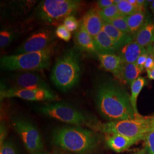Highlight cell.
Returning <instances> with one entry per match:
<instances>
[{
    "instance_id": "8992f818",
    "label": "cell",
    "mask_w": 154,
    "mask_h": 154,
    "mask_svg": "<svg viewBox=\"0 0 154 154\" xmlns=\"http://www.w3.org/2000/svg\"><path fill=\"white\" fill-rule=\"evenodd\" d=\"M154 128V118L137 117L134 119L100 123L97 131L106 134H116L140 141Z\"/></svg>"
},
{
    "instance_id": "ab89813d",
    "label": "cell",
    "mask_w": 154,
    "mask_h": 154,
    "mask_svg": "<svg viewBox=\"0 0 154 154\" xmlns=\"http://www.w3.org/2000/svg\"><path fill=\"white\" fill-rule=\"evenodd\" d=\"M49 154L48 153H46V152H37V153H35V154Z\"/></svg>"
},
{
    "instance_id": "7a4b0ae2",
    "label": "cell",
    "mask_w": 154,
    "mask_h": 154,
    "mask_svg": "<svg viewBox=\"0 0 154 154\" xmlns=\"http://www.w3.org/2000/svg\"><path fill=\"white\" fill-rule=\"evenodd\" d=\"M51 143L55 148L74 154H95L100 143L97 131L84 127L65 126L55 129Z\"/></svg>"
},
{
    "instance_id": "1f68e13d",
    "label": "cell",
    "mask_w": 154,
    "mask_h": 154,
    "mask_svg": "<svg viewBox=\"0 0 154 154\" xmlns=\"http://www.w3.org/2000/svg\"><path fill=\"white\" fill-rule=\"evenodd\" d=\"M148 55H149V51L147 49V51L144 53L143 54H142V55H140L139 57V58L137 61V65H138V67L139 68H140L141 69L143 70L144 69V66H145V64H146V62L147 60V58L148 57Z\"/></svg>"
},
{
    "instance_id": "f1b7e54d",
    "label": "cell",
    "mask_w": 154,
    "mask_h": 154,
    "mask_svg": "<svg viewBox=\"0 0 154 154\" xmlns=\"http://www.w3.org/2000/svg\"><path fill=\"white\" fill-rule=\"evenodd\" d=\"M147 154H154V128L144 139Z\"/></svg>"
},
{
    "instance_id": "83f0119b",
    "label": "cell",
    "mask_w": 154,
    "mask_h": 154,
    "mask_svg": "<svg viewBox=\"0 0 154 154\" xmlns=\"http://www.w3.org/2000/svg\"><path fill=\"white\" fill-rule=\"evenodd\" d=\"M55 35L59 38L66 42H68L70 40L72 34L71 32L65 27L63 24L59 25L56 30Z\"/></svg>"
},
{
    "instance_id": "8fae6325",
    "label": "cell",
    "mask_w": 154,
    "mask_h": 154,
    "mask_svg": "<svg viewBox=\"0 0 154 154\" xmlns=\"http://www.w3.org/2000/svg\"><path fill=\"white\" fill-rule=\"evenodd\" d=\"M11 81L14 88L27 89H50L43 76L35 72H22L13 74Z\"/></svg>"
},
{
    "instance_id": "d6986e66",
    "label": "cell",
    "mask_w": 154,
    "mask_h": 154,
    "mask_svg": "<svg viewBox=\"0 0 154 154\" xmlns=\"http://www.w3.org/2000/svg\"><path fill=\"white\" fill-rule=\"evenodd\" d=\"M74 40L77 46L83 51L88 53H96L93 37L82 28L77 30L74 34Z\"/></svg>"
},
{
    "instance_id": "74e56055",
    "label": "cell",
    "mask_w": 154,
    "mask_h": 154,
    "mask_svg": "<svg viewBox=\"0 0 154 154\" xmlns=\"http://www.w3.org/2000/svg\"><path fill=\"white\" fill-rule=\"evenodd\" d=\"M147 154V151H146V149H142L140 151H139L137 152H135L134 154Z\"/></svg>"
},
{
    "instance_id": "8d00e7d4",
    "label": "cell",
    "mask_w": 154,
    "mask_h": 154,
    "mask_svg": "<svg viewBox=\"0 0 154 154\" xmlns=\"http://www.w3.org/2000/svg\"><path fill=\"white\" fill-rule=\"evenodd\" d=\"M146 2H147V1H144V0H137V2H138V5L140 6V7L144 8V5L146 4Z\"/></svg>"
},
{
    "instance_id": "d590c367",
    "label": "cell",
    "mask_w": 154,
    "mask_h": 154,
    "mask_svg": "<svg viewBox=\"0 0 154 154\" xmlns=\"http://www.w3.org/2000/svg\"><path fill=\"white\" fill-rule=\"evenodd\" d=\"M147 75L149 79H154V67L147 71Z\"/></svg>"
},
{
    "instance_id": "f546056e",
    "label": "cell",
    "mask_w": 154,
    "mask_h": 154,
    "mask_svg": "<svg viewBox=\"0 0 154 154\" xmlns=\"http://www.w3.org/2000/svg\"><path fill=\"white\" fill-rule=\"evenodd\" d=\"M63 25L70 32L77 30L79 23L77 18L73 16L67 17L63 21Z\"/></svg>"
},
{
    "instance_id": "836d02e7",
    "label": "cell",
    "mask_w": 154,
    "mask_h": 154,
    "mask_svg": "<svg viewBox=\"0 0 154 154\" xmlns=\"http://www.w3.org/2000/svg\"><path fill=\"white\" fill-rule=\"evenodd\" d=\"M8 130L4 123H1L0 126V145L2 144L6 140Z\"/></svg>"
},
{
    "instance_id": "484cf974",
    "label": "cell",
    "mask_w": 154,
    "mask_h": 154,
    "mask_svg": "<svg viewBox=\"0 0 154 154\" xmlns=\"http://www.w3.org/2000/svg\"><path fill=\"white\" fill-rule=\"evenodd\" d=\"M14 33L8 28H3L0 32V48H4L13 41Z\"/></svg>"
},
{
    "instance_id": "ba28073f",
    "label": "cell",
    "mask_w": 154,
    "mask_h": 154,
    "mask_svg": "<svg viewBox=\"0 0 154 154\" xmlns=\"http://www.w3.org/2000/svg\"><path fill=\"white\" fill-rule=\"evenodd\" d=\"M11 123L29 153L42 152L44 144L42 135L33 122L25 118L14 116L11 118Z\"/></svg>"
},
{
    "instance_id": "4316f807",
    "label": "cell",
    "mask_w": 154,
    "mask_h": 154,
    "mask_svg": "<svg viewBox=\"0 0 154 154\" xmlns=\"http://www.w3.org/2000/svg\"><path fill=\"white\" fill-rule=\"evenodd\" d=\"M0 154H18L16 146L12 140L6 139L0 145Z\"/></svg>"
},
{
    "instance_id": "4fadbf2b",
    "label": "cell",
    "mask_w": 154,
    "mask_h": 154,
    "mask_svg": "<svg viewBox=\"0 0 154 154\" xmlns=\"http://www.w3.org/2000/svg\"><path fill=\"white\" fill-rule=\"evenodd\" d=\"M106 144L109 149L116 152L120 153L129 149L139 142L137 139L127 138L119 134H106Z\"/></svg>"
},
{
    "instance_id": "277c9868",
    "label": "cell",
    "mask_w": 154,
    "mask_h": 154,
    "mask_svg": "<svg viewBox=\"0 0 154 154\" xmlns=\"http://www.w3.org/2000/svg\"><path fill=\"white\" fill-rule=\"evenodd\" d=\"M54 46L33 53L6 55L0 60L1 69L6 71L37 72L49 67Z\"/></svg>"
},
{
    "instance_id": "44dd1931",
    "label": "cell",
    "mask_w": 154,
    "mask_h": 154,
    "mask_svg": "<svg viewBox=\"0 0 154 154\" xmlns=\"http://www.w3.org/2000/svg\"><path fill=\"white\" fill-rule=\"evenodd\" d=\"M143 70L136 63H124L119 79L131 86L132 83L139 77Z\"/></svg>"
},
{
    "instance_id": "d4e9b609",
    "label": "cell",
    "mask_w": 154,
    "mask_h": 154,
    "mask_svg": "<svg viewBox=\"0 0 154 154\" xmlns=\"http://www.w3.org/2000/svg\"><path fill=\"white\" fill-rule=\"evenodd\" d=\"M106 22L109 23L114 27L116 28L117 29H118L122 32L131 35L127 22L126 16L118 17Z\"/></svg>"
},
{
    "instance_id": "ffe728a7",
    "label": "cell",
    "mask_w": 154,
    "mask_h": 154,
    "mask_svg": "<svg viewBox=\"0 0 154 154\" xmlns=\"http://www.w3.org/2000/svg\"><path fill=\"white\" fill-rule=\"evenodd\" d=\"M126 18L130 34L133 37L147 22L144 11H138L130 16H126Z\"/></svg>"
},
{
    "instance_id": "f35d334b",
    "label": "cell",
    "mask_w": 154,
    "mask_h": 154,
    "mask_svg": "<svg viewBox=\"0 0 154 154\" xmlns=\"http://www.w3.org/2000/svg\"><path fill=\"white\" fill-rule=\"evenodd\" d=\"M151 10L153 11V13H154V1L152 2V4L151 5Z\"/></svg>"
},
{
    "instance_id": "7c38bea8",
    "label": "cell",
    "mask_w": 154,
    "mask_h": 154,
    "mask_svg": "<svg viewBox=\"0 0 154 154\" xmlns=\"http://www.w3.org/2000/svg\"><path fill=\"white\" fill-rule=\"evenodd\" d=\"M103 23L99 10L91 9L83 17L80 28L85 30L94 38L102 30Z\"/></svg>"
},
{
    "instance_id": "cb8c5ba5",
    "label": "cell",
    "mask_w": 154,
    "mask_h": 154,
    "mask_svg": "<svg viewBox=\"0 0 154 154\" xmlns=\"http://www.w3.org/2000/svg\"><path fill=\"white\" fill-rule=\"evenodd\" d=\"M99 13L105 22H108L116 17L123 16L119 13L116 4L102 10H99Z\"/></svg>"
},
{
    "instance_id": "e575fe53",
    "label": "cell",
    "mask_w": 154,
    "mask_h": 154,
    "mask_svg": "<svg viewBox=\"0 0 154 154\" xmlns=\"http://www.w3.org/2000/svg\"><path fill=\"white\" fill-rule=\"evenodd\" d=\"M52 154H72L70 152H68V151H66L65 150H63V149H56L54 150Z\"/></svg>"
},
{
    "instance_id": "ac0fdd59",
    "label": "cell",
    "mask_w": 154,
    "mask_h": 154,
    "mask_svg": "<svg viewBox=\"0 0 154 154\" xmlns=\"http://www.w3.org/2000/svg\"><path fill=\"white\" fill-rule=\"evenodd\" d=\"M102 30L105 32L121 48L133 41L132 35L122 32L114 27L109 23L105 21L103 23Z\"/></svg>"
},
{
    "instance_id": "2e32d148",
    "label": "cell",
    "mask_w": 154,
    "mask_h": 154,
    "mask_svg": "<svg viewBox=\"0 0 154 154\" xmlns=\"http://www.w3.org/2000/svg\"><path fill=\"white\" fill-rule=\"evenodd\" d=\"M146 51V49L132 41L119 50L118 55L121 58L123 63H134L137 62L140 55Z\"/></svg>"
},
{
    "instance_id": "30bf717a",
    "label": "cell",
    "mask_w": 154,
    "mask_h": 154,
    "mask_svg": "<svg viewBox=\"0 0 154 154\" xmlns=\"http://www.w3.org/2000/svg\"><path fill=\"white\" fill-rule=\"evenodd\" d=\"M55 34L48 29H44L33 33L15 51L14 54L38 52L53 45Z\"/></svg>"
},
{
    "instance_id": "9c48e42d",
    "label": "cell",
    "mask_w": 154,
    "mask_h": 154,
    "mask_svg": "<svg viewBox=\"0 0 154 154\" xmlns=\"http://www.w3.org/2000/svg\"><path fill=\"white\" fill-rule=\"evenodd\" d=\"M18 98L30 101L58 100L59 97L51 89H27L1 87V100L6 98Z\"/></svg>"
},
{
    "instance_id": "5bb4252c",
    "label": "cell",
    "mask_w": 154,
    "mask_h": 154,
    "mask_svg": "<svg viewBox=\"0 0 154 154\" xmlns=\"http://www.w3.org/2000/svg\"><path fill=\"white\" fill-rule=\"evenodd\" d=\"M94 41L96 53L98 54H114L116 51L121 49L103 30L94 38Z\"/></svg>"
},
{
    "instance_id": "3957f363",
    "label": "cell",
    "mask_w": 154,
    "mask_h": 154,
    "mask_svg": "<svg viewBox=\"0 0 154 154\" xmlns=\"http://www.w3.org/2000/svg\"><path fill=\"white\" fill-rule=\"evenodd\" d=\"M39 112L47 117L71 125L72 126L86 127L97 131L100 123L93 116L72 105L56 102L42 105L38 108Z\"/></svg>"
},
{
    "instance_id": "5b68a950",
    "label": "cell",
    "mask_w": 154,
    "mask_h": 154,
    "mask_svg": "<svg viewBox=\"0 0 154 154\" xmlns=\"http://www.w3.org/2000/svg\"><path fill=\"white\" fill-rule=\"evenodd\" d=\"M81 75L78 56L69 50L57 60L52 70L51 79L57 88L67 91L77 85Z\"/></svg>"
},
{
    "instance_id": "603a6c76",
    "label": "cell",
    "mask_w": 154,
    "mask_h": 154,
    "mask_svg": "<svg viewBox=\"0 0 154 154\" xmlns=\"http://www.w3.org/2000/svg\"><path fill=\"white\" fill-rule=\"evenodd\" d=\"M115 3L118 7L119 13L123 16H128L138 11H142L132 5L127 0H116Z\"/></svg>"
},
{
    "instance_id": "d6a6232c",
    "label": "cell",
    "mask_w": 154,
    "mask_h": 154,
    "mask_svg": "<svg viewBox=\"0 0 154 154\" xmlns=\"http://www.w3.org/2000/svg\"><path fill=\"white\" fill-rule=\"evenodd\" d=\"M115 4L114 0H99L97 2V5L99 10L103 9Z\"/></svg>"
},
{
    "instance_id": "9a60e30c",
    "label": "cell",
    "mask_w": 154,
    "mask_h": 154,
    "mask_svg": "<svg viewBox=\"0 0 154 154\" xmlns=\"http://www.w3.org/2000/svg\"><path fill=\"white\" fill-rule=\"evenodd\" d=\"M98 58L102 67L119 79L124 64L120 57L115 54H98Z\"/></svg>"
},
{
    "instance_id": "4dcf8cb0",
    "label": "cell",
    "mask_w": 154,
    "mask_h": 154,
    "mask_svg": "<svg viewBox=\"0 0 154 154\" xmlns=\"http://www.w3.org/2000/svg\"><path fill=\"white\" fill-rule=\"evenodd\" d=\"M151 48V47L150 46L149 49H147L149 51V55L144 66V68L147 71H149L154 67V54Z\"/></svg>"
},
{
    "instance_id": "52a82bcc",
    "label": "cell",
    "mask_w": 154,
    "mask_h": 154,
    "mask_svg": "<svg viewBox=\"0 0 154 154\" xmlns=\"http://www.w3.org/2000/svg\"><path fill=\"white\" fill-rule=\"evenodd\" d=\"M82 2L78 0H45L37 9V16L48 24H56L77 13Z\"/></svg>"
},
{
    "instance_id": "6da1fadb",
    "label": "cell",
    "mask_w": 154,
    "mask_h": 154,
    "mask_svg": "<svg viewBox=\"0 0 154 154\" xmlns=\"http://www.w3.org/2000/svg\"><path fill=\"white\" fill-rule=\"evenodd\" d=\"M95 102L100 114L110 122L134 119L141 116L135 114L126 91L113 83L97 86Z\"/></svg>"
},
{
    "instance_id": "7402d4cb",
    "label": "cell",
    "mask_w": 154,
    "mask_h": 154,
    "mask_svg": "<svg viewBox=\"0 0 154 154\" xmlns=\"http://www.w3.org/2000/svg\"><path fill=\"white\" fill-rule=\"evenodd\" d=\"M145 84V79L142 77H138L132 83L131 85V95L130 96L131 103L132 105L133 109L134 110L135 114L138 116H140L138 112L137 109V99L138 95L142 91L143 86Z\"/></svg>"
},
{
    "instance_id": "60d3db41",
    "label": "cell",
    "mask_w": 154,
    "mask_h": 154,
    "mask_svg": "<svg viewBox=\"0 0 154 154\" xmlns=\"http://www.w3.org/2000/svg\"><path fill=\"white\" fill-rule=\"evenodd\" d=\"M151 49H152V53H153V54H154V44L153 45V46H152Z\"/></svg>"
},
{
    "instance_id": "e0dca14e",
    "label": "cell",
    "mask_w": 154,
    "mask_h": 154,
    "mask_svg": "<svg viewBox=\"0 0 154 154\" xmlns=\"http://www.w3.org/2000/svg\"><path fill=\"white\" fill-rule=\"evenodd\" d=\"M133 41L145 49L150 47L154 42V23L147 22L134 35Z\"/></svg>"
}]
</instances>
